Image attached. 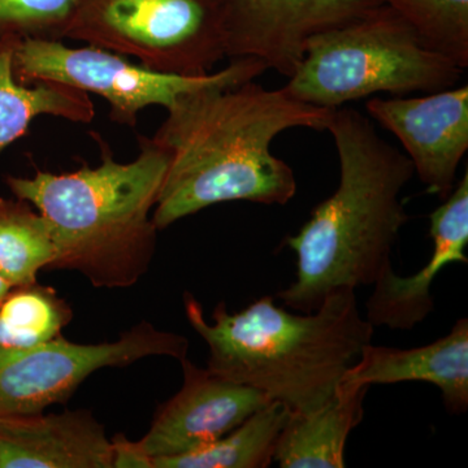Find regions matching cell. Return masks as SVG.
Instances as JSON below:
<instances>
[{"label":"cell","mask_w":468,"mask_h":468,"mask_svg":"<svg viewBox=\"0 0 468 468\" xmlns=\"http://www.w3.org/2000/svg\"><path fill=\"white\" fill-rule=\"evenodd\" d=\"M334 111L294 100L284 89L267 90L254 80L180 95L150 137L168 154L154 224L165 229L218 203L286 205L297 180L271 144L288 129L326 131Z\"/></svg>","instance_id":"6da1fadb"},{"label":"cell","mask_w":468,"mask_h":468,"mask_svg":"<svg viewBox=\"0 0 468 468\" xmlns=\"http://www.w3.org/2000/svg\"><path fill=\"white\" fill-rule=\"evenodd\" d=\"M326 131L340 159V184L286 239L297 255V275L277 294L298 313L318 310L338 289L374 285L392 267L394 243L410 218L401 201L415 174L409 156L349 107L334 111Z\"/></svg>","instance_id":"7a4b0ae2"},{"label":"cell","mask_w":468,"mask_h":468,"mask_svg":"<svg viewBox=\"0 0 468 468\" xmlns=\"http://www.w3.org/2000/svg\"><path fill=\"white\" fill-rule=\"evenodd\" d=\"M184 303L190 325L207 344V369L261 390L289 412L322 406L374 335L354 289L331 292L313 313L292 314L271 295L234 314L221 302L214 323L189 292Z\"/></svg>","instance_id":"3957f363"},{"label":"cell","mask_w":468,"mask_h":468,"mask_svg":"<svg viewBox=\"0 0 468 468\" xmlns=\"http://www.w3.org/2000/svg\"><path fill=\"white\" fill-rule=\"evenodd\" d=\"M97 138L101 146L98 167L8 176L5 184L50 224L58 246L52 268L77 271L95 288H129L149 271L155 252L159 229L151 212L167 172L168 154L149 137H140L137 158L119 163Z\"/></svg>","instance_id":"277c9868"},{"label":"cell","mask_w":468,"mask_h":468,"mask_svg":"<svg viewBox=\"0 0 468 468\" xmlns=\"http://www.w3.org/2000/svg\"><path fill=\"white\" fill-rule=\"evenodd\" d=\"M462 75V68L424 48L412 27L383 3L358 20L310 37L282 89L303 103L335 110L377 92L402 97L446 90Z\"/></svg>","instance_id":"5b68a950"},{"label":"cell","mask_w":468,"mask_h":468,"mask_svg":"<svg viewBox=\"0 0 468 468\" xmlns=\"http://www.w3.org/2000/svg\"><path fill=\"white\" fill-rule=\"evenodd\" d=\"M228 0H75L63 39L156 72L205 76L228 58Z\"/></svg>","instance_id":"8992f818"},{"label":"cell","mask_w":468,"mask_h":468,"mask_svg":"<svg viewBox=\"0 0 468 468\" xmlns=\"http://www.w3.org/2000/svg\"><path fill=\"white\" fill-rule=\"evenodd\" d=\"M12 68L20 84L58 82L100 95L109 101L110 119L129 128L137 125L138 115L147 107L167 110L185 92L220 82L252 81L268 70L260 58H239L208 75H169L95 46L72 48L61 41L39 38L16 39Z\"/></svg>","instance_id":"52a82bcc"},{"label":"cell","mask_w":468,"mask_h":468,"mask_svg":"<svg viewBox=\"0 0 468 468\" xmlns=\"http://www.w3.org/2000/svg\"><path fill=\"white\" fill-rule=\"evenodd\" d=\"M184 335L143 322L113 343L82 345L61 335L26 350L0 351V418L37 414L66 402L86 378L147 356L186 358Z\"/></svg>","instance_id":"ba28073f"},{"label":"cell","mask_w":468,"mask_h":468,"mask_svg":"<svg viewBox=\"0 0 468 468\" xmlns=\"http://www.w3.org/2000/svg\"><path fill=\"white\" fill-rule=\"evenodd\" d=\"M228 58H255L292 77L310 37L349 24L383 0H228Z\"/></svg>","instance_id":"9c48e42d"},{"label":"cell","mask_w":468,"mask_h":468,"mask_svg":"<svg viewBox=\"0 0 468 468\" xmlns=\"http://www.w3.org/2000/svg\"><path fill=\"white\" fill-rule=\"evenodd\" d=\"M367 112L399 138L428 193L448 198L468 150V86L420 98H372Z\"/></svg>","instance_id":"30bf717a"},{"label":"cell","mask_w":468,"mask_h":468,"mask_svg":"<svg viewBox=\"0 0 468 468\" xmlns=\"http://www.w3.org/2000/svg\"><path fill=\"white\" fill-rule=\"evenodd\" d=\"M180 362L183 387L160 406L149 432L140 440L153 460L199 451L272 402L255 388L218 377L187 358Z\"/></svg>","instance_id":"8fae6325"},{"label":"cell","mask_w":468,"mask_h":468,"mask_svg":"<svg viewBox=\"0 0 468 468\" xmlns=\"http://www.w3.org/2000/svg\"><path fill=\"white\" fill-rule=\"evenodd\" d=\"M432 257L415 275L403 277L388 268L366 302V319L375 326L410 331L435 310L431 288L443 268L468 263V172L451 196L430 215Z\"/></svg>","instance_id":"7c38bea8"},{"label":"cell","mask_w":468,"mask_h":468,"mask_svg":"<svg viewBox=\"0 0 468 468\" xmlns=\"http://www.w3.org/2000/svg\"><path fill=\"white\" fill-rule=\"evenodd\" d=\"M0 468H112V445L88 410L0 418Z\"/></svg>","instance_id":"4fadbf2b"},{"label":"cell","mask_w":468,"mask_h":468,"mask_svg":"<svg viewBox=\"0 0 468 468\" xmlns=\"http://www.w3.org/2000/svg\"><path fill=\"white\" fill-rule=\"evenodd\" d=\"M344 378L367 387L424 381L439 388L451 414H463L468 408V319L458 320L435 343L415 349L368 344Z\"/></svg>","instance_id":"5bb4252c"},{"label":"cell","mask_w":468,"mask_h":468,"mask_svg":"<svg viewBox=\"0 0 468 468\" xmlns=\"http://www.w3.org/2000/svg\"><path fill=\"white\" fill-rule=\"evenodd\" d=\"M367 385L341 380L319 408L289 412L273 462L282 468H343L347 437L362 421Z\"/></svg>","instance_id":"9a60e30c"},{"label":"cell","mask_w":468,"mask_h":468,"mask_svg":"<svg viewBox=\"0 0 468 468\" xmlns=\"http://www.w3.org/2000/svg\"><path fill=\"white\" fill-rule=\"evenodd\" d=\"M16 39L0 41V153L27 134L30 122L39 116H54L89 124L94 120V103L88 92L58 82L16 81L12 55Z\"/></svg>","instance_id":"2e32d148"},{"label":"cell","mask_w":468,"mask_h":468,"mask_svg":"<svg viewBox=\"0 0 468 468\" xmlns=\"http://www.w3.org/2000/svg\"><path fill=\"white\" fill-rule=\"evenodd\" d=\"M289 411L277 402L246 419L218 441L180 457L153 460L154 468H266Z\"/></svg>","instance_id":"e0dca14e"},{"label":"cell","mask_w":468,"mask_h":468,"mask_svg":"<svg viewBox=\"0 0 468 468\" xmlns=\"http://www.w3.org/2000/svg\"><path fill=\"white\" fill-rule=\"evenodd\" d=\"M57 260L48 221L23 199L0 198V275L12 288L34 284L39 271Z\"/></svg>","instance_id":"ac0fdd59"},{"label":"cell","mask_w":468,"mask_h":468,"mask_svg":"<svg viewBox=\"0 0 468 468\" xmlns=\"http://www.w3.org/2000/svg\"><path fill=\"white\" fill-rule=\"evenodd\" d=\"M72 309L51 286H14L0 302V351L26 350L61 337Z\"/></svg>","instance_id":"d6986e66"},{"label":"cell","mask_w":468,"mask_h":468,"mask_svg":"<svg viewBox=\"0 0 468 468\" xmlns=\"http://www.w3.org/2000/svg\"><path fill=\"white\" fill-rule=\"evenodd\" d=\"M412 27L424 48L468 67V0H383Z\"/></svg>","instance_id":"ffe728a7"},{"label":"cell","mask_w":468,"mask_h":468,"mask_svg":"<svg viewBox=\"0 0 468 468\" xmlns=\"http://www.w3.org/2000/svg\"><path fill=\"white\" fill-rule=\"evenodd\" d=\"M75 0H0V41L39 38L63 41Z\"/></svg>","instance_id":"44dd1931"},{"label":"cell","mask_w":468,"mask_h":468,"mask_svg":"<svg viewBox=\"0 0 468 468\" xmlns=\"http://www.w3.org/2000/svg\"><path fill=\"white\" fill-rule=\"evenodd\" d=\"M112 445V468H154L153 458L141 441H131L124 435H115Z\"/></svg>","instance_id":"7402d4cb"},{"label":"cell","mask_w":468,"mask_h":468,"mask_svg":"<svg viewBox=\"0 0 468 468\" xmlns=\"http://www.w3.org/2000/svg\"><path fill=\"white\" fill-rule=\"evenodd\" d=\"M11 284L5 279L2 275H0V302H2L3 298L5 297V294L9 291H11Z\"/></svg>","instance_id":"603a6c76"}]
</instances>
